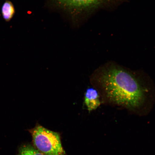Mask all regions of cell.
Wrapping results in <instances>:
<instances>
[{
  "mask_svg": "<svg viewBox=\"0 0 155 155\" xmlns=\"http://www.w3.org/2000/svg\"><path fill=\"white\" fill-rule=\"evenodd\" d=\"M91 84L99 94L101 104L125 110L140 117L147 116L155 103V86L148 74L115 63L95 71Z\"/></svg>",
  "mask_w": 155,
  "mask_h": 155,
  "instance_id": "6da1fadb",
  "label": "cell"
},
{
  "mask_svg": "<svg viewBox=\"0 0 155 155\" xmlns=\"http://www.w3.org/2000/svg\"><path fill=\"white\" fill-rule=\"evenodd\" d=\"M106 0H50L54 5L77 15L97 7Z\"/></svg>",
  "mask_w": 155,
  "mask_h": 155,
  "instance_id": "3957f363",
  "label": "cell"
},
{
  "mask_svg": "<svg viewBox=\"0 0 155 155\" xmlns=\"http://www.w3.org/2000/svg\"><path fill=\"white\" fill-rule=\"evenodd\" d=\"M18 155H45L31 145H26L21 147Z\"/></svg>",
  "mask_w": 155,
  "mask_h": 155,
  "instance_id": "8992f818",
  "label": "cell"
},
{
  "mask_svg": "<svg viewBox=\"0 0 155 155\" xmlns=\"http://www.w3.org/2000/svg\"><path fill=\"white\" fill-rule=\"evenodd\" d=\"M2 15L4 19L6 22H9L15 13V9L12 2L9 0L5 1L1 8Z\"/></svg>",
  "mask_w": 155,
  "mask_h": 155,
  "instance_id": "5b68a950",
  "label": "cell"
},
{
  "mask_svg": "<svg viewBox=\"0 0 155 155\" xmlns=\"http://www.w3.org/2000/svg\"><path fill=\"white\" fill-rule=\"evenodd\" d=\"M84 103L89 112L95 110L101 104L99 94L94 88L87 89L85 94Z\"/></svg>",
  "mask_w": 155,
  "mask_h": 155,
  "instance_id": "277c9868",
  "label": "cell"
},
{
  "mask_svg": "<svg viewBox=\"0 0 155 155\" xmlns=\"http://www.w3.org/2000/svg\"><path fill=\"white\" fill-rule=\"evenodd\" d=\"M35 148L45 155H67L59 133L39 124L30 130Z\"/></svg>",
  "mask_w": 155,
  "mask_h": 155,
  "instance_id": "7a4b0ae2",
  "label": "cell"
}]
</instances>
